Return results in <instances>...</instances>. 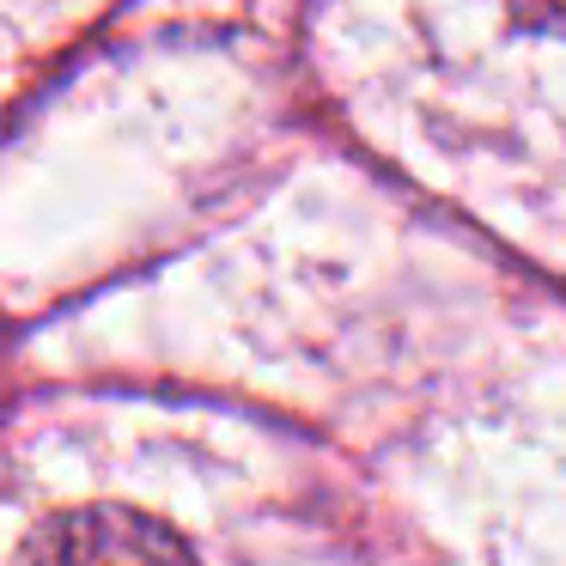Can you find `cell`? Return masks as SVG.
Listing matches in <instances>:
<instances>
[{"instance_id": "obj_1", "label": "cell", "mask_w": 566, "mask_h": 566, "mask_svg": "<svg viewBox=\"0 0 566 566\" xmlns=\"http://www.w3.org/2000/svg\"><path fill=\"white\" fill-rule=\"evenodd\" d=\"M13 566H201L177 530L135 505H74L31 530Z\"/></svg>"}]
</instances>
